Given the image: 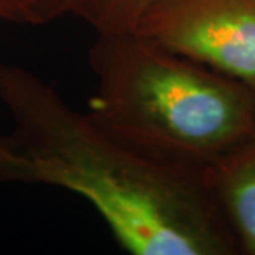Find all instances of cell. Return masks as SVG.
Masks as SVG:
<instances>
[{
    "instance_id": "7a4b0ae2",
    "label": "cell",
    "mask_w": 255,
    "mask_h": 255,
    "mask_svg": "<svg viewBox=\"0 0 255 255\" xmlns=\"http://www.w3.org/2000/svg\"><path fill=\"white\" fill-rule=\"evenodd\" d=\"M88 114L132 145L207 167L255 136V92L135 31L97 33Z\"/></svg>"
},
{
    "instance_id": "8992f818",
    "label": "cell",
    "mask_w": 255,
    "mask_h": 255,
    "mask_svg": "<svg viewBox=\"0 0 255 255\" xmlns=\"http://www.w3.org/2000/svg\"><path fill=\"white\" fill-rule=\"evenodd\" d=\"M101 0H28L31 26H41L64 17L91 20Z\"/></svg>"
},
{
    "instance_id": "6da1fadb",
    "label": "cell",
    "mask_w": 255,
    "mask_h": 255,
    "mask_svg": "<svg viewBox=\"0 0 255 255\" xmlns=\"http://www.w3.org/2000/svg\"><path fill=\"white\" fill-rule=\"evenodd\" d=\"M0 184H38L91 204L133 255H227L234 238L210 190L207 167L146 152L73 108L37 74L0 64Z\"/></svg>"
},
{
    "instance_id": "5b68a950",
    "label": "cell",
    "mask_w": 255,
    "mask_h": 255,
    "mask_svg": "<svg viewBox=\"0 0 255 255\" xmlns=\"http://www.w3.org/2000/svg\"><path fill=\"white\" fill-rule=\"evenodd\" d=\"M152 0H101L88 24L95 33L132 31Z\"/></svg>"
},
{
    "instance_id": "3957f363",
    "label": "cell",
    "mask_w": 255,
    "mask_h": 255,
    "mask_svg": "<svg viewBox=\"0 0 255 255\" xmlns=\"http://www.w3.org/2000/svg\"><path fill=\"white\" fill-rule=\"evenodd\" d=\"M132 31L255 92V0H152Z\"/></svg>"
},
{
    "instance_id": "277c9868",
    "label": "cell",
    "mask_w": 255,
    "mask_h": 255,
    "mask_svg": "<svg viewBox=\"0 0 255 255\" xmlns=\"http://www.w3.org/2000/svg\"><path fill=\"white\" fill-rule=\"evenodd\" d=\"M207 180L233 238L255 255V136L207 166Z\"/></svg>"
},
{
    "instance_id": "52a82bcc",
    "label": "cell",
    "mask_w": 255,
    "mask_h": 255,
    "mask_svg": "<svg viewBox=\"0 0 255 255\" xmlns=\"http://www.w3.org/2000/svg\"><path fill=\"white\" fill-rule=\"evenodd\" d=\"M0 21L31 26L28 0H0Z\"/></svg>"
}]
</instances>
